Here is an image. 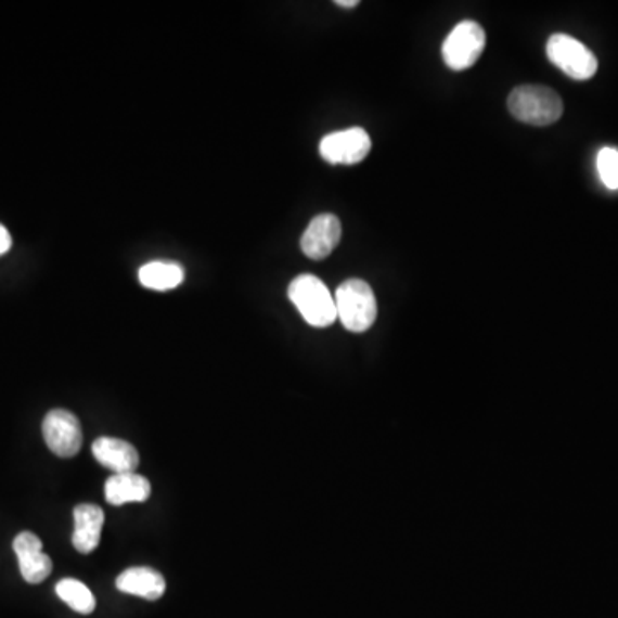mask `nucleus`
Listing matches in <instances>:
<instances>
[{"label": "nucleus", "mask_w": 618, "mask_h": 618, "mask_svg": "<svg viewBox=\"0 0 618 618\" xmlns=\"http://www.w3.org/2000/svg\"><path fill=\"white\" fill-rule=\"evenodd\" d=\"M91 452L103 467L114 471V474L134 473L140 464V453L126 440L102 437L95 440Z\"/></svg>", "instance_id": "obj_10"}, {"label": "nucleus", "mask_w": 618, "mask_h": 618, "mask_svg": "<svg viewBox=\"0 0 618 618\" xmlns=\"http://www.w3.org/2000/svg\"><path fill=\"white\" fill-rule=\"evenodd\" d=\"M152 494V485L149 479L134 473L112 474L105 482V499L111 505H124V503L146 502Z\"/></svg>", "instance_id": "obj_12"}, {"label": "nucleus", "mask_w": 618, "mask_h": 618, "mask_svg": "<svg viewBox=\"0 0 618 618\" xmlns=\"http://www.w3.org/2000/svg\"><path fill=\"white\" fill-rule=\"evenodd\" d=\"M485 46L487 35L482 26L476 21H462L443 41L441 55L450 69L466 70L481 57Z\"/></svg>", "instance_id": "obj_5"}, {"label": "nucleus", "mask_w": 618, "mask_h": 618, "mask_svg": "<svg viewBox=\"0 0 618 618\" xmlns=\"http://www.w3.org/2000/svg\"><path fill=\"white\" fill-rule=\"evenodd\" d=\"M371 152V138L363 128L344 129L326 134L320 143L323 160L334 165H356Z\"/></svg>", "instance_id": "obj_7"}, {"label": "nucleus", "mask_w": 618, "mask_h": 618, "mask_svg": "<svg viewBox=\"0 0 618 618\" xmlns=\"http://www.w3.org/2000/svg\"><path fill=\"white\" fill-rule=\"evenodd\" d=\"M55 593L61 597L62 602L69 605L73 610L81 615H90L96 608V600L88 590L87 584L76 579H62L55 585Z\"/></svg>", "instance_id": "obj_15"}, {"label": "nucleus", "mask_w": 618, "mask_h": 618, "mask_svg": "<svg viewBox=\"0 0 618 618\" xmlns=\"http://www.w3.org/2000/svg\"><path fill=\"white\" fill-rule=\"evenodd\" d=\"M116 585L123 593L134 594L150 602H157L158 597L164 596L167 588L164 576L150 567H131L124 570L117 577Z\"/></svg>", "instance_id": "obj_13"}, {"label": "nucleus", "mask_w": 618, "mask_h": 618, "mask_svg": "<svg viewBox=\"0 0 618 618\" xmlns=\"http://www.w3.org/2000/svg\"><path fill=\"white\" fill-rule=\"evenodd\" d=\"M14 553L20 562L21 576L29 584H40L52 572V561L43 553V543L34 532L23 531L13 543Z\"/></svg>", "instance_id": "obj_9"}, {"label": "nucleus", "mask_w": 618, "mask_h": 618, "mask_svg": "<svg viewBox=\"0 0 618 618\" xmlns=\"http://www.w3.org/2000/svg\"><path fill=\"white\" fill-rule=\"evenodd\" d=\"M597 173L608 190H618V152L610 146L597 153Z\"/></svg>", "instance_id": "obj_16"}, {"label": "nucleus", "mask_w": 618, "mask_h": 618, "mask_svg": "<svg viewBox=\"0 0 618 618\" xmlns=\"http://www.w3.org/2000/svg\"><path fill=\"white\" fill-rule=\"evenodd\" d=\"M11 246H13V237L9 234L8 229L0 223V256L5 255Z\"/></svg>", "instance_id": "obj_17"}, {"label": "nucleus", "mask_w": 618, "mask_h": 618, "mask_svg": "<svg viewBox=\"0 0 618 618\" xmlns=\"http://www.w3.org/2000/svg\"><path fill=\"white\" fill-rule=\"evenodd\" d=\"M546 55L553 66L577 81H585L596 75V55L582 41L570 35H552L546 43Z\"/></svg>", "instance_id": "obj_4"}, {"label": "nucleus", "mask_w": 618, "mask_h": 618, "mask_svg": "<svg viewBox=\"0 0 618 618\" xmlns=\"http://www.w3.org/2000/svg\"><path fill=\"white\" fill-rule=\"evenodd\" d=\"M75 532H73V544L82 555L93 552L99 546L102 538L103 515L102 508L93 503H81L75 507Z\"/></svg>", "instance_id": "obj_11"}, {"label": "nucleus", "mask_w": 618, "mask_h": 618, "mask_svg": "<svg viewBox=\"0 0 618 618\" xmlns=\"http://www.w3.org/2000/svg\"><path fill=\"white\" fill-rule=\"evenodd\" d=\"M335 4L340 5V8L352 9L359 5V0H337Z\"/></svg>", "instance_id": "obj_18"}, {"label": "nucleus", "mask_w": 618, "mask_h": 618, "mask_svg": "<svg viewBox=\"0 0 618 618\" xmlns=\"http://www.w3.org/2000/svg\"><path fill=\"white\" fill-rule=\"evenodd\" d=\"M508 111L520 123L529 126H552L564 114V102L555 90L540 85H524L512 91Z\"/></svg>", "instance_id": "obj_1"}, {"label": "nucleus", "mask_w": 618, "mask_h": 618, "mask_svg": "<svg viewBox=\"0 0 618 618\" xmlns=\"http://www.w3.org/2000/svg\"><path fill=\"white\" fill-rule=\"evenodd\" d=\"M334 299L337 318L349 332L363 334L375 323L378 306L375 293L368 282L349 279L338 285Z\"/></svg>", "instance_id": "obj_3"}, {"label": "nucleus", "mask_w": 618, "mask_h": 618, "mask_svg": "<svg viewBox=\"0 0 618 618\" xmlns=\"http://www.w3.org/2000/svg\"><path fill=\"white\" fill-rule=\"evenodd\" d=\"M287 294L308 325L326 329L337 320L334 296L318 276L309 273L296 276L288 285Z\"/></svg>", "instance_id": "obj_2"}, {"label": "nucleus", "mask_w": 618, "mask_h": 618, "mask_svg": "<svg viewBox=\"0 0 618 618\" xmlns=\"http://www.w3.org/2000/svg\"><path fill=\"white\" fill-rule=\"evenodd\" d=\"M141 285L152 291H170L179 287L184 281V270L181 265L172 261H150L138 272Z\"/></svg>", "instance_id": "obj_14"}, {"label": "nucleus", "mask_w": 618, "mask_h": 618, "mask_svg": "<svg viewBox=\"0 0 618 618\" xmlns=\"http://www.w3.org/2000/svg\"><path fill=\"white\" fill-rule=\"evenodd\" d=\"M343 237V223L334 214H322L309 222L301 237V249L309 260H325Z\"/></svg>", "instance_id": "obj_8"}, {"label": "nucleus", "mask_w": 618, "mask_h": 618, "mask_svg": "<svg viewBox=\"0 0 618 618\" xmlns=\"http://www.w3.org/2000/svg\"><path fill=\"white\" fill-rule=\"evenodd\" d=\"M43 438L59 458H75L82 446V432L78 417L66 409H54L43 420Z\"/></svg>", "instance_id": "obj_6"}]
</instances>
